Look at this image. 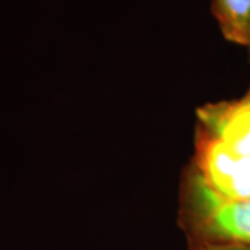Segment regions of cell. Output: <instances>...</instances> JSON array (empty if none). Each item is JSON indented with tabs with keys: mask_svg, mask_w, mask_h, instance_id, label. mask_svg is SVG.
<instances>
[{
	"mask_svg": "<svg viewBox=\"0 0 250 250\" xmlns=\"http://www.w3.org/2000/svg\"><path fill=\"white\" fill-rule=\"evenodd\" d=\"M196 175L228 200H250V96L200 108Z\"/></svg>",
	"mask_w": 250,
	"mask_h": 250,
	"instance_id": "6da1fadb",
	"label": "cell"
},
{
	"mask_svg": "<svg viewBox=\"0 0 250 250\" xmlns=\"http://www.w3.org/2000/svg\"><path fill=\"white\" fill-rule=\"evenodd\" d=\"M190 202L189 228L193 242L250 246V200L224 199L193 177Z\"/></svg>",
	"mask_w": 250,
	"mask_h": 250,
	"instance_id": "7a4b0ae2",
	"label": "cell"
},
{
	"mask_svg": "<svg viewBox=\"0 0 250 250\" xmlns=\"http://www.w3.org/2000/svg\"><path fill=\"white\" fill-rule=\"evenodd\" d=\"M211 13L227 41L250 49V0H211Z\"/></svg>",
	"mask_w": 250,
	"mask_h": 250,
	"instance_id": "3957f363",
	"label": "cell"
},
{
	"mask_svg": "<svg viewBox=\"0 0 250 250\" xmlns=\"http://www.w3.org/2000/svg\"><path fill=\"white\" fill-rule=\"evenodd\" d=\"M192 250H250V246H248V245H239V243L193 242Z\"/></svg>",
	"mask_w": 250,
	"mask_h": 250,
	"instance_id": "277c9868",
	"label": "cell"
},
{
	"mask_svg": "<svg viewBox=\"0 0 250 250\" xmlns=\"http://www.w3.org/2000/svg\"><path fill=\"white\" fill-rule=\"evenodd\" d=\"M248 96H250V92H249V95H248Z\"/></svg>",
	"mask_w": 250,
	"mask_h": 250,
	"instance_id": "5b68a950",
	"label": "cell"
}]
</instances>
